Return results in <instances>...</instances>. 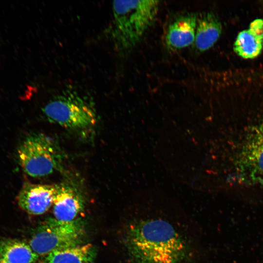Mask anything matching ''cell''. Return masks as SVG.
<instances>
[{
  "label": "cell",
  "mask_w": 263,
  "mask_h": 263,
  "mask_svg": "<svg viewBox=\"0 0 263 263\" xmlns=\"http://www.w3.org/2000/svg\"><path fill=\"white\" fill-rule=\"evenodd\" d=\"M126 246L132 263H177L186 245L176 227L160 218L140 219L130 228Z\"/></svg>",
  "instance_id": "obj_1"
},
{
  "label": "cell",
  "mask_w": 263,
  "mask_h": 263,
  "mask_svg": "<svg viewBox=\"0 0 263 263\" xmlns=\"http://www.w3.org/2000/svg\"><path fill=\"white\" fill-rule=\"evenodd\" d=\"M158 0H115L113 3L111 39L122 55L130 53L153 24Z\"/></svg>",
  "instance_id": "obj_2"
},
{
  "label": "cell",
  "mask_w": 263,
  "mask_h": 263,
  "mask_svg": "<svg viewBox=\"0 0 263 263\" xmlns=\"http://www.w3.org/2000/svg\"><path fill=\"white\" fill-rule=\"evenodd\" d=\"M63 156L58 142L42 133L29 134L18 149L22 169L28 175L35 178L48 176L61 169Z\"/></svg>",
  "instance_id": "obj_3"
},
{
  "label": "cell",
  "mask_w": 263,
  "mask_h": 263,
  "mask_svg": "<svg viewBox=\"0 0 263 263\" xmlns=\"http://www.w3.org/2000/svg\"><path fill=\"white\" fill-rule=\"evenodd\" d=\"M229 179L246 186H263V120L253 126L233 156Z\"/></svg>",
  "instance_id": "obj_4"
},
{
  "label": "cell",
  "mask_w": 263,
  "mask_h": 263,
  "mask_svg": "<svg viewBox=\"0 0 263 263\" xmlns=\"http://www.w3.org/2000/svg\"><path fill=\"white\" fill-rule=\"evenodd\" d=\"M42 111L49 121L66 129H88L96 121L95 111L91 104L73 92H64L54 97Z\"/></svg>",
  "instance_id": "obj_5"
},
{
  "label": "cell",
  "mask_w": 263,
  "mask_h": 263,
  "mask_svg": "<svg viewBox=\"0 0 263 263\" xmlns=\"http://www.w3.org/2000/svg\"><path fill=\"white\" fill-rule=\"evenodd\" d=\"M84 234L79 220L63 222L49 218L34 230L28 244L37 255L43 257L54 251L80 245Z\"/></svg>",
  "instance_id": "obj_6"
},
{
  "label": "cell",
  "mask_w": 263,
  "mask_h": 263,
  "mask_svg": "<svg viewBox=\"0 0 263 263\" xmlns=\"http://www.w3.org/2000/svg\"><path fill=\"white\" fill-rule=\"evenodd\" d=\"M56 193V185L25 183L19 193L18 205L29 214L41 215L53 206Z\"/></svg>",
  "instance_id": "obj_7"
},
{
  "label": "cell",
  "mask_w": 263,
  "mask_h": 263,
  "mask_svg": "<svg viewBox=\"0 0 263 263\" xmlns=\"http://www.w3.org/2000/svg\"><path fill=\"white\" fill-rule=\"evenodd\" d=\"M56 185V193L53 205L55 218L63 222L76 220L84 207L80 190L71 182H63Z\"/></svg>",
  "instance_id": "obj_8"
},
{
  "label": "cell",
  "mask_w": 263,
  "mask_h": 263,
  "mask_svg": "<svg viewBox=\"0 0 263 263\" xmlns=\"http://www.w3.org/2000/svg\"><path fill=\"white\" fill-rule=\"evenodd\" d=\"M197 23V16L194 14H187L174 19L167 31L165 39L167 46L172 50H179L193 43Z\"/></svg>",
  "instance_id": "obj_9"
},
{
  "label": "cell",
  "mask_w": 263,
  "mask_h": 263,
  "mask_svg": "<svg viewBox=\"0 0 263 263\" xmlns=\"http://www.w3.org/2000/svg\"><path fill=\"white\" fill-rule=\"evenodd\" d=\"M233 48L242 58L252 59L258 56L263 48V19H255L247 29L240 32Z\"/></svg>",
  "instance_id": "obj_10"
},
{
  "label": "cell",
  "mask_w": 263,
  "mask_h": 263,
  "mask_svg": "<svg viewBox=\"0 0 263 263\" xmlns=\"http://www.w3.org/2000/svg\"><path fill=\"white\" fill-rule=\"evenodd\" d=\"M222 30L221 23L215 14L204 13L197 19L194 41L196 50L203 52L210 49L219 38Z\"/></svg>",
  "instance_id": "obj_11"
},
{
  "label": "cell",
  "mask_w": 263,
  "mask_h": 263,
  "mask_svg": "<svg viewBox=\"0 0 263 263\" xmlns=\"http://www.w3.org/2000/svg\"><path fill=\"white\" fill-rule=\"evenodd\" d=\"M95 249L91 244L54 251L43 257L42 263H93Z\"/></svg>",
  "instance_id": "obj_12"
},
{
  "label": "cell",
  "mask_w": 263,
  "mask_h": 263,
  "mask_svg": "<svg viewBox=\"0 0 263 263\" xmlns=\"http://www.w3.org/2000/svg\"><path fill=\"white\" fill-rule=\"evenodd\" d=\"M39 256L28 244L13 239L0 241V260L8 263H34Z\"/></svg>",
  "instance_id": "obj_13"
},
{
  "label": "cell",
  "mask_w": 263,
  "mask_h": 263,
  "mask_svg": "<svg viewBox=\"0 0 263 263\" xmlns=\"http://www.w3.org/2000/svg\"><path fill=\"white\" fill-rule=\"evenodd\" d=\"M0 263H7V262L3 261V260H0Z\"/></svg>",
  "instance_id": "obj_14"
}]
</instances>
